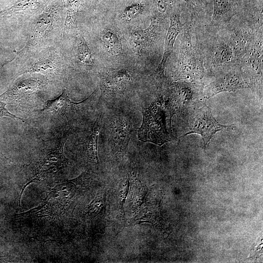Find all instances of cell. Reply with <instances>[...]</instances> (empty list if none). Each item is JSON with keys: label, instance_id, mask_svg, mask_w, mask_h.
<instances>
[{"label": "cell", "instance_id": "7a4b0ae2", "mask_svg": "<svg viewBox=\"0 0 263 263\" xmlns=\"http://www.w3.org/2000/svg\"><path fill=\"white\" fill-rule=\"evenodd\" d=\"M60 43L14 58L12 61L17 65L18 75L36 73L44 75L49 81L63 80L68 64Z\"/></svg>", "mask_w": 263, "mask_h": 263}, {"label": "cell", "instance_id": "ba28073f", "mask_svg": "<svg viewBox=\"0 0 263 263\" xmlns=\"http://www.w3.org/2000/svg\"><path fill=\"white\" fill-rule=\"evenodd\" d=\"M132 124L126 115L118 114L111 120L110 151L115 157L122 156L126 150L132 136Z\"/></svg>", "mask_w": 263, "mask_h": 263}, {"label": "cell", "instance_id": "d4e9b609", "mask_svg": "<svg viewBox=\"0 0 263 263\" xmlns=\"http://www.w3.org/2000/svg\"><path fill=\"white\" fill-rule=\"evenodd\" d=\"M130 186V180L128 177H124L120 181L116 191V207L120 214H122L125 218L123 206L127 198Z\"/></svg>", "mask_w": 263, "mask_h": 263}, {"label": "cell", "instance_id": "ffe728a7", "mask_svg": "<svg viewBox=\"0 0 263 263\" xmlns=\"http://www.w3.org/2000/svg\"><path fill=\"white\" fill-rule=\"evenodd\" d=\"M66 10L64 36L70 33L77 26L78 20L83 12L88 0H63Z\"/></svg>", "mask_w": 263, "mask_h": 263}, {"label": "cell", "instance_id": "4dcf8cb0", "mask_svg": "<svg viewBox=\"0 0 263 263\" xmlns=\"http://www.w3.org/2000/svg\"><path fill=\"white\" fill-rule=\"evenodd\" d=\"M1 154H0V158H1Z\"/></svg>", "mask_w": 263, "mask_h": 263}, {"label": "cell", "instance_id": "9c48e42d", "mask_svg": "<svg viewBox=\"0 0 263 263\" xmlns=\"http://www.w3.org/2000/svg\"><path fill=\"white\" fill-rule=\"evenodd\" d=\"M53 0H16L0 11V20L29 22L39 14Z\"/></svg>", "mask_w": 263, "mask_h": 263}, {"label": "cell", "instance_id": "7c38bea8", "mask_svg": "<svg viewBox=\"0 0 263 263\" xmlns=\"http://www.w3.org/2000/svg\"><path fill=\"white\" fill-rule=\"evenodd\" d=\"M180 15V9L176 5L169 16L170 24L165 37L162 58L153 73L154 78L158 82H162L165 78L164 72L167 61L172 52L176 38L184 26V23L181 21Z\"/></svg>", "mask_w": 263, "mask_h": 263}, {"label": "cell", "instance_id": "277c9868", "mask_svg": "<svg viewBox=\"0 0 263 263\" xmlns=\"http://www.w3.org/2000/svg\"><path fill=\"white\" fill-rule=\"evenodd\" d=\"M164 103L161 96L144 110L142 124L137 134L140 141L151 142L158 146L170 141Z\"/></svg>", "mask_w": 263, "mask_h": 263}, {"label": "cell", "instance_id": "6da1fadb", "mask_svg": "<svg viewBox=\"0 0 263 263\" xmlns=\"http://www.w3.org/2000/svg\"><path fill=\"white\" fill-rule=\"evenodd\" d=\"M66 10L63 0H53L29 23L27 41L14 58L60 43L64 35Z\"/></svg>", "mask_w": 263, "mask_h": 263}, {"label": "cell", "instance_id": "484cf974", "mask_svg": "<svg viewBox=\"0 0 263 263\" xmlns=\"http://www.w3.org/2000/svg\"><path fill=\"white\" fill-rule=\"evenodd\" d=\"M157 15L166 18L169 16L176 5V0H155Z\"/></svg>", "mask_w": 263, "mask_h": 263}, {"label": "cell", "instance_id": "2e32d148", "mask_svg": "<svg viewBox=\"0 0 263 263\" xmlns=\"http://www.w3.org/2000/svg\"><path fill=\"white\" fill-rule=\"evenodd\" d=\"M262 28L263 26L254 31L249 28L239 27L228 35L229 43L238 61L248 52Z\"/></svg>", "mask_w": 263, "mask_h": 263}, {"label": "cell", "instance_id": "e0dca14e", "mask_svg": "<svg viewBox=\"0 0 263 263\" xmlns=\"http://www.w3.org/2000/svg\"><path fill=\"white\" fill-rule=\"evenodd\" d=\"M198 87L195 84L186 82H174L170 87L168 103L173 114L179 112L188 101L195 96Z\"/></svg>", "mask_w": 263, "mask_h": 263}, {"label": "cell", "instance_id": "5b68a950", "mask_svg": "<svg viewBox=\"0 0 263 263\" xmlns=\"http://www.w3.org/2000/svg\"><path fill=\"white\" fill-rule=\"evenodd\" d=\"M204 61L208 73L219 75L230 69L238 61L229 43L227 37H217L212 42Z\"/></svg>", "mask_w": 263, "mask_h": 263}, {"label": "cell", "instance_id": "7402d4cb", "mask_svg": "<svg viewBox=\"0 0 263 263\" xmlns=\"http://www.w3.org/2000/svg\"><path fill=\"white\" fill-rule=\"evenodd\" d=\"M74 50L76 62L87 72L94 67V60L91 50L84 37L79 35L76 38Z\"/></svg>", "mask_w": 263, "mask_h": 263}, {"label": "cell", "instance_id": "4316f807", "mask_svg": "<svg viewBox=\"0 0 263 263\" xmlns=\"http://www.w3.org/2000/svg\"><path fill=\"white\" fill-rule=\"evenodd\" d=\"M104 194H98L87 207L86 212L89 215H96L104 206Z\"/></svg>", "mask_w": 263, "mask_h": 263}, {"label": "cell", "instance_id": "f1b7e54d", "mask_svg": "<svg viewBox=\"0 0 263 263\" xmlns=\"http://www.w3.org/2000/svg\"><path fill=\"white\" fill-rule=\"evenodd\" d=\"M6 105V103L1 101L0 100V117L7 116L13 119H19L23 122H26L24 119L20 117H18L9 112L5 107Z\"/></svg>", "mask_w": 263, "mask_h": 263}, {"label": "cell", "instance_id": "603a6c76", "mask_svg": "<svg viewBox=\"0 0 263 263\" xmlns=\"http://www.w3.org/2000/svg\"><path fill=\"white\" fill-rule=\"evenodd\" d=\"M101 40L106 51L112 56H119L123 52L121 38L113 28H106L101 33Z\"/></svg>", "mask_w": 263, "mask_h": 263}, {"label": "cell", "instance_id": "44dd1931", "mask_svg": "<svg viewBox=\"0 0 263 263\" xmlns=\"http://www.w3.org/2000/svg\"><path fill=\"white\" fill-rule=\"evenodd\" d=\"M101 121V115L99 114L93 126L89 135L85 141L84 148L88 162L96 169H98L99 166L97 148Z\"/></svg>", "mask_w": 263, "mask_h": 263}, {"label": "cell", "instance_id": "3957f363", "mask_svg": "<svg viewBox=\"0 0 263 263\" xmlns=\"http://www.w3.org/2000/svg\"><path fill=\"white\" fill-rule=\"evenodd\" d=\"M192 22L184 23L179 53L173 76L175 80L181 79L194 82L201 79L204 72V57L191 40Z\"/></svg>", "mask_w": 263, "mask_h": 263}, {"label": "cell", "instance_id": "ac0fdd59", "mask_svg": "<svg viewBox=\"0 0 263 263\" xmlns=\"http://www.w3.org/2000/svg\"><path fill=\"white\" fill-rule=\"evenodd\" d=\"M249 70L248 74L254 78L262 75L263 72V28L257 36L248 52L240 60Z\"/></svg>", "mask_w": 263, "mask_h": 263}, {"label": "cell", "instance_id": "83f0119b", "mask_svg": "<svg viewBox=\"0 0 263 263\" xmlns=\"http://www.w3.org/2000/svg\"><path fill=\"white\" fill-rule=\"evenodd\" d=\"M187 5L192 16H199L203 12L204 2L203 0H183Z\"/></svg>", "mask_w": 263, "mask_h": 263}, {"label": "cell", "instance_id": "52a82bcc", "mask_svg": "<svg viewBox=\"0 0 263 263\" xmlns=\"http://www.w3.org/2000/svg\"><path fill=\"white\" fill-rule=\"evenodd\" d=\"M48 80L33 77L19 78L0 95V100L11 103L25 101L40 93L47 84L46 81Z\"/></svg>", "mask_w": 263, "mask_h": 263}, {"label": "cell", "instance_id": "8992f818", "mask_svg": "<svg viewBox=\"0 0 263 263\" xmlns=\"http://www.w3.org/2000/svg\"><path fill=\"white\" fill-rule=\"evenodd\" d=\"M255 78L247 73L232 68L218 75L214 81L206 86L203 90V96L209 98L221 92L251 88L255 86Z\"/></svg>", "mask_w": 263, "mask_h": 263}, {"label": "cell", "instance_id": "9a60e30c", "mask_svg": "<svg viewBox=\"0 0 263 263\" xmlns=\"http://www.w3.org/2000/svg\"><path fill=\"white\" fill-rule=\"evenodd\" d=\"M213 2L211 25L221 27L226 25L242 10L247 0H213Z\"/></svg>", "mask_w": 263, "mask_h": 263}, {"label": "cell", "instance_id": "f546056e", "mask_svg": "<svg viewBox=\"0 0 263 263\" xmlns=\"http://www.w3.org/2000/svg\"><path fill=\"white\" fill-rule=\"evenodd\" d=\"M101 0H91V5L95 8L101 2Z\"/></svg>", "mask_w": 263, "mask_h": 263}, {"label": "cell", "instance_id": "d6986e66", "mask_svg": "<svg viewBox=\"0 0 263 263\" xmlns=\"http://www.w3.org/2000/svg\"><path fill=\"white\" fill-rule=\"evenodd\" d=\"M132 80V74L128 70L124 68L111 69L102 78V89L107 93H114Z\"/></svg>", "mask_w": 263, "mask_h": 263}, {"label": "cell", "instance_id": "cb8c5ba5", "mask_svg": "<svg viewBox=\"0 0 263 263\" xmlns=\"http://www.w3.org/2000/svg\"><path fill=\"white\" fill-rule=\"evenodd\" d=\"M145 9V4L141 1H136L126 6L120 12L119 17L124 22L129 23L141 15Z\"/></svg>", "mask_w": 263, "mask_h": 263}, {"label": "cell", "instance_id": "4fadbf2b", "mask_svg": "<svg viewBox=\"0 0 263 263\" xmlns=\"http://www.w3.org/2000/svg\"><path fill=\"white\" fill-rule=\"evenodd\" d=\"M164 19L156 15L151 18L147 28L136 30L132 33L130 37L129 43L135 54L140 55L156 42L161 35L162 21Z\"/></svg>", "mask_w": 263, "mask_h": 263}, {"label": "cell", "instance_id": "8fae6325", "mask_svg": "<svg viewBox=\"0 0 263 263\" xmlns=\"http://www.w3.org/2000/svg\"><path fill=\"white\" fill-rule=\"evenodd\" d=\"M67 138L61 141L56 147L48 150L37 164L34 179L41 180L53 176L62 169L68 163L64 153V145Z\"/></svg>", "mask_w": 263, "mask_h": 263}, {"label": "cell", "instance_id": "30bf717a", "mask_svg": "<svg viewBox=\"0 0 263 263\" xmlns=\"http://www.w3.org/2000/svg\"><path fill=\"white\" fill-rule=\"evenodd\" d=\"M232 126H225L219 124L213 117L209 108L206 103L198 109L195 121L190 131L185 135L191 133L200 134L204 148H206L214 134L217 132L228 130Z\"/></svg>", "mask_w": 263, "mask_h": 263}, {"label": "cell", "instance_id": "5bb4252c", "mask_svg": "<svg viewBox=\"0 0 263 263\" xmlns=\"http://www.w3.org/2000/svg\"><path fill=\"white\" fill-rule=\"evenodd\" d=\"M86 99L80 102L73 101L66 89H63L59 96L46 101L40 112L53 118H69L75 113L79 106Z\"/></svg>", "mask_w": 263, "mask_h": 263}]
</instances>
